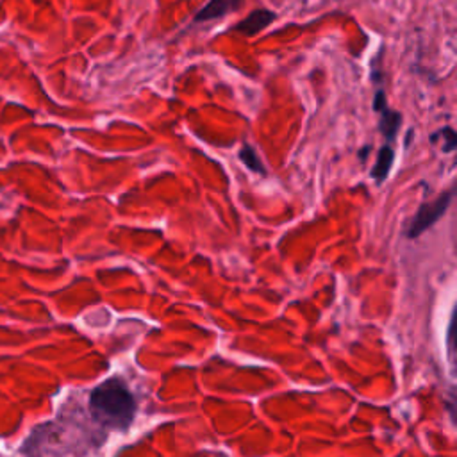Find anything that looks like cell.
<instances>
[{
  "label": "cell",
  "mask_w": 457,
  "mask_h": 457,
  "mask_svg": "<svg viewBox=\"0 0 457 457\" xmlns=\"http://www.w3.org/2000/svg\"><path fill=\"white\" fill-rule=\"evenodd\" d=\"M89 412L96 423L111 430H127L136 414V400L120 378H107L89 396Z\"/></svg>",
  "instance_id": "6da1fadb"
},
{
  "label": "cell",
  "mask_w": 457,
  "mask_h": 457,
  "mask_svg": "<svg viewBox=\"0 0 457 457\" xmlns=\"http://www.w3.org/2000/svg\"><path fill=\"white\" fill-rule=\"evenodd\" d=\"M450 200H452V193L446 191V193H443L439 198H436L434 202L421 205L420 211L416 212V216H414L412 221H411L409 236H411V237H416L420 232L427 230L436 220H439L441 214L446 211Z\"/></svg>",
  "instance_id": "7a4b0ae2"
},
{
  "label": "cell",
  "mask_w": 457,
  "mask_h": 457,
  "mask_svg": "<svg viewBox=\"0 0 457 457\" xmlns=\"http://www.w3.org/2000/svg\"><path fill=\"white\" fill-rule=\"evenodd\" d=\"M373 109L380 114V121H378V130L380 134L386 137V141H393L398 127L402 123V116L398 111H393L387 107L386 104V95L382 89H378L375 93V102H373Z\"/></svg>",
  "instance_id": "3957f363"
},
{
  "label": "cell",
  "mask_w": 457,
  "mask_h": 457,
  "mask_svg": "<svg viewBox=\"0 0 457 457\" xmlns=\"http://www.w3.org/2000/svg\"><path fill=\"white\" fill-rule=\"evenodd\" d=\"M275 18H277V14L273 11L257 9V11L250 12L246 18H243L239 23H236L234 30L239 34H245V36H255L257 32L266 29L270 23H273Z\"/></svg>",
  "instance_id": "277c9868"
},
{
  "label": "cell",
  "mask_w": 457,
  "mask_h": 457,
  "mask_svg": "<svg viewBox=\"0 0 457 457\" xmlns=\"http://www.w3.org/2000/svg\"><path fill=\"white\" fill-rule=\"evenodd\" d=\"M243 5V0H211L205 4L195 16V21H209L225 16L230 11H236Z\"/></svg>",
  "instance_id": "5b68a950"
},
{
  "label": "cell",
  "mask_w": 457,
  "mask_h": 457,
  "mask_svg": "<svg viewBox=\"0 0 457 457\" xmlns=\"http://www.w3.org/2000/svg\"><path fill=\"white\" fill-rule=\"evenodd\" d=\"M446 353H448L450 375L457 380V303L453 305L448 332H446Z\"/></svg>",
  "instance_id": "8992f818"
},
{
  "label": "cell",
  "mask_w": 457,
  "mask_h": 457,
  "mask_svg": "<svg viewBox=\"0 0 457 457\" xmlns=\"http://www.w3.org/2000/svg\"><path fill=\"white\" fill-rule=\"evenodd\" d=\"M393 157H395V154H393L391 146L386 145V146H382V148L378 150L377 162H375V166H373V170H371V177H373L375 180L382 182V180L387 177V173H389V170H391V164H393Z\"/></svg>",
  "instance_id": "52a82bcc"
},
{
  "label": "cell",
  "mask_w": 457,
  "mask_h": 457,
  "mask_svg": "<svg viewBox=\"0 0 457 457\" xmlns=\"http://www.w3.org/2000/svg\"><path fill=\"white\" fill-rule=\"evenodd\" d=\"M239 159L252 170L257 173H264V166L261 162V159L257 157L255 150L250 145H243V148L239 150Z\"/></svg>",
  "instance_id": "ba28073f"
},
{
  "label": "cell",
  "mask_w": 457,
  "mask_h": 457,
  "mask_svg": "<svg viewBox=\"0 0 457 457\" xmlns=\"http://www.w3.org/2000/svg\"><path fill=\"white\" fill-rule=\"evenodd\" d=\"M436 136H443V137H445V146H443L445 152H450V150H455V148H457V132H455V130L445 127V129H443L441 132H437Z\"/></svg>",
  "instance_id": "9c48e42d"
}]
</instances>
